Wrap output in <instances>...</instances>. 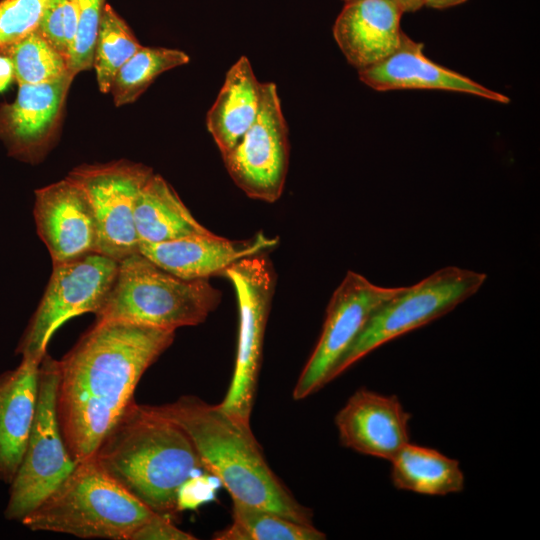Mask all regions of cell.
<instances>
[{"instance_id":"cell-1","label":"cell","mask_w":540,"mask_h":540,"mask_svg":"<svg viewBox=\"0 0 540 540\" xmlns=\"http://www.w3.org/2000/svg\"><path fill=\"white\" fill-rule=\"evenodd\" d=\"M175 331L125 321H96L59 360L57 414L76 463L93 457L133 399L145 371Z\"/></svg>"},{"instance_id":"cell-2","label":"cell","mask_w":540,"mask_h":540,"mask_svg":"<svg viewBox=\"0 0 540 540\" xmlns=\"http://www.w3.org/2000/svg\"><path fill=\"white\" fill-rule=\"evenodd\" d=\"M100 468L156 514L173 519L182 484L204 469L186 432L154 406L130 402L93 455Z\"/></svg>"},{"instance_id":"cell-3","label":"cell","mask_w":540,"mask_h":540,"mask_svg":"<svg viewBox=\"0 0 540 540\" xmlns=\"http://www.w3.org/2000/svg\"><path fill=\"white\" fill-rule=\"evenodd\" d=\"M154 407L186 432L204 470L219 480L231 499L313 525L312 511L296 500L268 465L250 423L194 395Z\"/></svg>"},{"instance_id":"cell-4","label":"cell","mask_w":540,"mask_h":540,"mask_svg":"<svg viewBox=\"0 0 540 540\" xmlns=\"http://www.w3.org/2000/svg\"><path fill=\"white\" fill-rule=\"evenodd\" d=\"M155 514L107 475L91 457L78 462L21 524L31 531L83 539L130 540L133 532Z\"/></svg>"},{"instance_id":"cell-5","label":"cell","mask_w":540,"mask_h":540,"mask_svg":"<svg viewBox=\"0 0 540 540\" xmlns=\"http://www.w3.org/2000/svg\"><path fill=\"white\" fill-rule=\"evenodd\" d=\"M221 297L208 279H182L137 252L118 263L113 285L95 316L96 321L175 331L204 322Z\"/></svg>"},{"instance_id":"cell-6","label":"cell","mask_w":540,"mask_h":540,"mask_svg":"<svg viewBox=\"0 0 540 540\" xmlns=\"http://www.w3.org/2000/svg\"><path fill=\"white\" fill-rule=\"evenodd\" d=\"M484 273L456 266L435 271L380 306L332 372L331 381L378 347L453 310L483 285Z\"/></svg>"},{"instance_id":"cell-7","label":"cell","mask_w":540,"mask_h":540,"mask_svg":"<svg viewBox=\"0 0 540 540\" xmlns=\"http://www.w3.org/2000/svg\"><path fill=\"white\" fill-rule=\"evenodd\" d=\"M59 360L47 353L39 365L34 422L20 466L9 484L4 516L19 521L35 510L72 472L71 457L57 414Z\"/></svg>"},{"instance_id":"cell-8","label":"cell","mask_w":540,"mask_h":540,"mask_svg":"<svg viewBox=\"0 0 540 540\" xmlns=\"http://www.w3.org/2000/svg\"><path fill=\"white\" fill-rule=\"evenodd\" d=\"M223 275L235 290L239 325L234 371L219 406L234 418L250 423L275 288V272L270 260L261 254L239 260Z\"/></svg>"},{"instance_id":"cell-9","label":"cell","mask_w":540,"mask_h":540,"mask_svg":"<svg viewBox=\"0 0 540 540\" xmlns=\"http://www.w3.org/2000/svg\"><path fill=\"white\" fill-rule=\"evenodd\" d=\"M118 263L103 254L90 253L53 264L46 290L16 354L41 362L51 337L64 322L83 313L95 314L113 285Z\"/></svg>"},{"instance_id":"cell-10","label":"cell","mask_w":540,"mask_h":540,"mask_svg":"<svg viewBox=\"0 0 540 540\" xmlns=\"http://www.w3.org/2000/svg\"><path fill=\"white\" fill-rule=\"evenodd\" d=\"M404 287H382L364 276L348 271L334 291L320 338L293 389L302 400L331 381V375L371 316Z\"/></svg>"},{"instance_id":"cell-11","label":"cell","mask_w":540,"mask_h":540,"mask_svg":"<svg viewBox=\"0 0 540 540\" xmlns=\"http://www.w3.org/2000/svg\"><path fill=\"white\" fill-rule=\"evenodd\" d=\"M153 174L140 163L119 160L84 164L67 177L86 192L97 222L98 252L120 262L139 252L134 209L142 187Z\"/></svg>"},{"instance_id":"cell-12","label":"cell","mask_w":540,"mask_h":540,"mask_svg":"<svg viewBox=\"0 0 540 540\" xmlns=\"http://www.w3.org/2000/svg\"><path fill=\"white\" fill-rule=\"evenodd\" d=\"M222 159L232 180L247 196L268 203L280 198L288 171L289 139L274 83H262L255 122Z\"/></svg>"},{"instance_id":"cell-13","label":"cell","mask_w":540,"mask_h":540,"mask_svg":"<svg viewBox=\"0 0 540 540\" xmlns=\"http://www.w3.org/2000/svg\"><path fill=\"white\" fill-rule=\"evenodd\" d=\"M33 215L52 264L99 253L91 203L84 189L69 177L35 191Z\"/></svg>"},{"instance_id":"cell-14","label":"cell","mask_w":540,"mask_h":540,"mask_svg":"<svg viewBox=\"0 0 540 540\" xmlns=\"http://www.w3.org/2000/svg\"><path fill=\"white\" fill-rule=\"evenodd\" d=\"M411 415L395 395L359 389L335 416L343 446L390 461L410 442Z\"/></svg>"},{"instance_id":"cell-15","label":"cell","mask_w":540,"mask_h":540,"mask_svg":"<svg viewBox=\"0 0 540 540\" xmlns=\"http://www.w3.org/2000/svg\"><path fill=\"white\" fill-rule=\"evenodd\" d=\"M277 238L259 232L249 240L232 241L209 233L160 243H139V252L165 271L186 280L208 279L241 259L275 248Z\"/></svg>"},{"instance_id":"cell-16","label":"cell","mask_w":540,"mask_h":540,"mask_svg":"<svg viewBox=\"0 0 540 540\" xmlns=\"http://www.w3.org/2000/svg\"><path fill=\"white\" fill-rule=\"evenodd\" d=\"M359 79L377 91L439 89L467 93L499 103H509L504 94L488 89L454 70L439 65L424 53V45L405 33L398 49L386 59L358 70Z\"/></svg>"},{"instance_id":"cell-17","label":"cell","mask_w":540,"mask_h":540,"mask_svg":"<svg viewBox=\"0 0 540 540\" xmlns=\"http://www.w3.org/2000/svg\"><path fill=\"white\" fill-rule=\"evenodd\" d=\"M394 0H350L337 16L333 36L347 61L358 70L394 53L404 32Z\"/></svg>"},{"instance_id":"cell-18","label":"cell","mask_w":540,"mask_h":540,"mask_svg":"<svg viewBox=\"0 0 540 540\" xmlns=\"http://www.w3.org/2000/svg\"><path fill=\"white\" fill-rule=\"evenodd\" d=\"M74 76L39 84H19L14 103L2 111L4 134L14 154L36 158L49 142Z\"/></svg>"},{"instance_id":"cell-19","label":"cell","mask_w":540,"mask_h":540,"mask_svg":"<svg viewBox=\"0 0 540 540\" xmlns=\"http://www.w3.org/2000/svg\"><path fill=\"white\" fill-rule=\"evenodd\" d=\"M40 363L21 358L0 375V480L6 484L20 466L34 422Z\"/></svg>"},{"instance_id":"cell-20","label":"cell","mask_w":540,"mask_h":540,"mask_svg":"<svg viewBox=\"0 0 540 540\" xmlns=\"http://www.w3.org/2000/svg\"><path fill=\"white\" fill-rule=\"evenodd\" d=\"M261 86L246 56L240 57L227 71L206 117L207 129L221 155L233 149L255 122L260 110Z\"/></svg>"},{"instance_id":"cell-21","label":"cell","mask_w":540,"mask_h":540,"mask_svg":"<svg viewBox=\"0 0 540 540\" xmlns=\"http://www.w3.org/2000/svg\"><path fill=\"white\" fill-rule=\"evenodd\" d=\"M134 220L139 243H160L211 233L193 217L168 182L154 173L137 196Z\"/></svg>"},{"instance_id":"cell-22","label":"cell","mask_w":540,"mask_h":540,"mask_svg":"<svg viewBox=\"0 0 540 540\" xmlns=\"http://www.w3.org/2000/svg\"><path fill=\"white\" fill-rule=\"evenodd\" d=\"M395 488L427 496L463 491L465 477L459 462L441 452L410 442L390 460Z\"/></svg>"},{"instance_id":"cell-23","label":"cell","mask_w":540,"mask_h":540,"mask_svg":"<svg viewBox=\"0 0 540 540\" xmlns=\"http://www.w3.org/2000/svg\"><path fill=\"white\" fill-rule=\"evenodd\" d=\"M232 523L213 535L216 540H324L314 525L232 499Z\"/></svg>"},{"instance_id":"cell-24","label":"cell","mask_w":540,"mask_h":540,"mask_svg":"<svg viewBox=\"0 0 540 540\" xmlns=\"http://www.w3.org/2000/svg\"><path fill=\"white\" fill-rule=\"evenodd\" d=\"M189 60V56L181 50L142 46L114 77L110 92L115 105L134 102L160 74Z\"/></svg>"},{"instance_id":"cell-25","label":"cell","mask_w":540,"mask_h":540,"mask_svg":"<svg viewBox=\"0 0 540 540\" xmlns=\"http://www.w3.org/2000/svg\"><path fill=\"white\" fill-rule=\"evenodd\" d=\"M142 47L127 23L106 4L94 49L93 67L99 90L110 92L118 70Z\"/></svg>"},{"instance_id":"cell-26","label":"cell","mask_w":540,"mask_h":540,"mask_svg":"<svg viewBox=\"0 0 540 540\" xmlns=\"http://www.w3.org/2000/svg\"><path fill=\"white\" fill-rule=\"evenodd\" d=\"M19 84H39L70 73L67 59L37 29L7 46Z\"/></svg>"},{"instance_id":"cell-27","label":"cell","mask_w":540,"mask_h":540,"mask_svg":"<svg viewBox=\"0 0 540 540\" xmlns=\"http://www.w3.org/2000/svg\"><path fill=\"white\" fill-rule=\"evenodd\" d=\"M106 0H77L78 25L68 70L75 76L93 65L94 49Z\"/></svg>"},{"instance_id":"cell-28","label":"cell","mask_w":540,"mask_h":540,"mask_svg":"<svg viewBox=\"0 0 540 540\" xmlns=\"http://www.w3.org/2000/svg\"><path fill=\"white\" fill-rule=\"evenodd\" d=\"M52 0L0 1V48L7 47L38 28Z\"/></svg>"},{"instance_id":"cell-29","label":"cell","mask_w":540,"mask_h":540,"mask_svg":"<svg viewBox=\"0 0 540 540\" xmlns=\"http://www.w3.org/2000/svg\"><path fill=\"white\" fill-rule=\"evenodd\" d=\"M221 485L213 475L195 474L180 487L177 495L178 512L194 510L215 497L217 488Z\"/></svg>"},{"instance_id":"cell-30","label":"cell","mask_w":540,"mask_h":540,"mask_svg":"<svg viewBox=\"0 0 540 540\" xmlns=\"http://www.w3.org/2000/svg\"><path fill=\"white\" fill-rule=\"evenodd\" d=\"M191 533L178 528L169 517L155 514L138 527L130 540H195Z\"/></svg>"},{"instance_id":"cell-31","label":"cell","mask_w":540,"mask_h":540,"mask_svg":"<svg viewBox=\"0 0 540 540\" xmlns=\"http://www.w3.org/2000/svg\"><path fill=\"white\" fill-rule=\"evenodd\" d=\"M38 30L68 60V48L64 33L63 0L51 1L40 20Z\"/></svg>"},{"instance_id":"cell-32","label":"cell","mask_w":540,"mask_h":540,"mask_svg":"<svg viewBox=\"0 0 540 540\" xmlns=\"http://www.w3.org/2000/svg\"><path fill=\"white\" fill-rule=\"evenodd\" d=\"M14 78L13 64L7 55H0V92L4 91Z\"/></svg>"},{"instance_id":"cell-33","label":"cell","mask_w":540,"mask_h":540,"mask_svg":"<svg viewBox=\"0 0 540 540\" xmlns=\"http://www.w3.org/2000/svg\"><path fill=\"white\" fill-rule=\"evenodd\" d=\"M423 6L434 9H445L465 3L467 0H421Z\"/></svg>"},{"instance_id":"cell-34","label":"cell","mask_w":540,"mask_h":540,"mask_svg":"<svg viewBox=\"0 0 540 540\" xmlns=\"http://www.w3.org/2000/svg\"><path fill=\"white\" fill-rule=\"evenodd\" d=\"M403 13L416 12L423 5L421 0H394Z\"/></svg>"},{"instance_id":"cell-35","label":"cell","mask_w":540,"mask_h":540,"mask_svg":"<svg viewBox=\"0 0 540 540\" xmlns=\"http://www.w3.org/2000/svg\"><path fill=\"white\" fill-rule=\"evenodd\" d=\"M344 2L350 1V0H343Z\"/></svg>"}]
</instances>
